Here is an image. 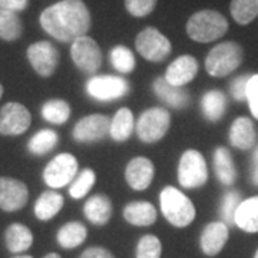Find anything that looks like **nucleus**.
I'll list each match as a JSON object with an SVG mask.
<instances>
[{
  "label": "nucleus",
  "instance_id": "nucleus-1",
  "mask_svg": "<svg viewBox=\"0 0 258 258\" xmlns=\"http://www.w3.org/2000/svg\"><path fill=\"white\" fill-rule=\"evenodd\" d=\"M40 26L59 42H72L86 36L92 26L91 13L82 0H60L40 15Z\"/></svg>",
  "mask_w": 258,
  "mask_h": 258
},
{
  "label": "nucleus",
  "instance_id": "nucleus-2",
  "mask_svg": "<svg viewBox=\"0 0 258 258\" xmlns=\"http://www.w3.org/2000/svg\"><path fill=\"white\" fill-rule=\"evenodd\" d=\"M228 20L220 12L204 9L194 13L186 22V35L195 42L210 43L228 32Z\"/></svg>",
  "mask_w": 258,
  "mask_h": 258
},
{
  "label": "nucleus",
  "instance_id": "nucleus-3",
  "mask_svg": "<svg viewBox=\"0 0 258 258\" xmlns=\"http://www.w3.org/2000/svg\"><path fill=\"white\" fill-rule=\"evenodd\" d=\"M244 60V50L240 43L228 40L218 43L205 57L207 72L215 78H224L232 74Z\"/></svg>",
  "mask_w": 258,
  "mask_h": 258
},
{
  "label": "nucleus",
  "instance_id": "nucleus-4",
  "mask_svg": "<svg viewBox=\"0 0 258 258\" xmlns=\"http://www.w3.org/2000/svg\"><path fill=\"white\" fill-rule=\"evenodd\" d=\"M161 211L174 227H188L195 218V207L192 201L174 186H166L161 192Z\"/></svg>",
  "mask_w": 258,
  "mask_h": 258
},
{
  "label": "nucleus",
  "instance_id": "nucleus-5",
  "mask_svg": "<svg viewBox=\"0 0 258 258\" xmlns=\"http://www.w3.org/2000/svg\"><path fill=\"white\" fill-rule=\"evenodd\" d=\"M208 179V168L204 157L194 149L182 154L178 165V181L186 189L200 188Z\"/></svg>",
  "mask_w": 258,
  "mask_h": 258
},
{
  "label": "nucleus",
  "instance_id": "nucleus-6",
  "mask_svg": "<svg viewBox=\"0 0 258 258\" xmlns=\"http://www.w3.org/2000/svg\"><path fill=\"white\" fill-rule=\"evenodd\" d=\"M171 126V115L164 108H151L139 116L137 134L141 141L152 144L165 137Z\"/></svg>",
  "mask_w": 258,
  "mask_h": 258
},
{
  "label": "nucleus",
  "instance_id": "nucleus-7",
  "mask_svg": "<svg viewBox=\"0 0 258 258\" xmlns=\"http://www.w3.org/2000/svg\"><path fill=\"white\" fill-rule=\"evenodd\" d=\"M135 46L139 55L149 62H162L172 50L169 39L155 28H145L141 30L135 39Z\"/></svg>",
  "mask_w": 258,
  "mask_h": 258
},
{
  "label": "nucleus",
  "instance_id": "nucleus-8",
  "mask_svg": "<svg viewBox=\"0 0 258 258\" xmlns=\"http://www.w3.org/2000/svg\"><path fill=\"white\" fill-rule=\"evenodd\" d=\"M86 92L95 101L109 102L123 98L129 92V83L119 76H93L86 83Z\"/></svg>",
  "mask_w": 258,
  "mask_h": 258
},
{
  "label": "nucleus",
  "instance_id": "nucleus-9",
  "mask_svg": "<svg viewBox=\"0 0 258 258\" xmlns=\"http://www.w3.org/2000/svg\"><path fill=\"white\" fill-rule=\"evenodd\" d=\"M71 56L79 71L93 75L102 64V52L99 45L92 37L82 36L76 39L71 47Z\"/></svg>",
  "mask_w": 258,
  "mask_h": 258
},
{
  "label": "nucleus",
  "instance_id": "nucleus-10",
  "mask_svg": "<svg viewBox=\"0 0 258 258\" xmlns=\"http://www.w3.org/2000/svg\"><path fill=\"white\" fill-rule=\"evenodd\" d=\"M78 174V161L71 154H59L45 168L43 179L50 188H63L74 182Z\"/></svg>",
  "mask_w": 258,
  "mask_h": 258
},
{
  "label": "nucleus",
  "instance_id": "nucleus-11",
  "mask_svg": "<svg viewBox=\"0 0 258 258\" xmlns=\"http://www.w3.org/2000/svg\"><path fill=\"white\" fill-rule=\"evenodd\" d=\"M29 109L18 102H9L0 109V135L16 137L25 134L30 126Z\"/></svg>",
  "mask_w": 258,
  "mask_h": 258
},
{
  "label": "nucleus",
  "instance_id": "nucleus-12",
  "mask_svg": "<svg viewBox=\"0 0 258 258\" xmlns=\"http://www.w3.org/2000/svg\"><path fill=\"white\" fill-rule=\"evenodd\" d=\"M28 60L35 72L43 78H49L55 74L59 64V50L50 42L40 40L28 47Z\"/></svg>",
  "mask_w": 258,
  "mask_h": 258
},
{
  "label": "nucleus",
  "instance_id": "nucleus-13",
  "mask_svg": "<svg viewBox=\"0 0 258 258\" xmlns=\"http://www.w3.org/2000/svg\"><path fill=\"white\" fill-rule=\"evenodd\" d=\"M111 129V119L106 115L95 113L85 116L74 128V139L76 142H96L103 139Z\"/></svg>",
  "mask_w": 258,
  "mask_h": 258
},
{
  "label": "nucleus",
  "instance_id": "nucleus-14",
  "mask_svg": "<svg viewBox=\"0 0 258 258\" xmlns=\"http://www.w3.org/2000/svg\"><path fill=\"white\" fill-rule=\"evenodd\" d=\"M29 200V189L22 181L15 178H0V208L15 212L22 210Z\"/></svg>",
  "mask_w": 258,
  "mask_h": 258
},
{
  "label": "nucleus",
  "instance_id": "nucleus-15",
  "mask_svg": "<svg viewBox=\"0 0 258 258\" xmlns=\"http://www.w3.org/2000/svg\"><path fill=\"white\" fill-rule=\"evenodd\" d=\"M154 174H155V169L151 159L138 157L129 161L126 171H125V178L131 188L137 191H144L152 182Z\"/></svg>",
  "mask_w": 258,
  "mask_h": 258
},
{
  "label": "nucleus",
  "instance_id": "nucleus-16",
  "mask_svg": "<svg viewBox=\"0 0 258 258\" xmlns=\"http://www.w3.org/2000/svg\"><path fill=\"white\" fill-rule=\"evenodd\" d=\"M198 74V62L191 55H182L176 57L172 63L168 66L165 72L166 82L182 88L189 83Z\"/></svg>",
  "mask_w": 258,
  "mask_h": 258
},
{
  "label": "nucleus",
  "instance_id": "nucleus-17",
  "mask_svg": "<svg viewBox=\"0 0 258 258\" xmlns=\"http://www.w3.org/2000/svg\"><path fill=\"white\" fill-rule=\"evenodd\" d=\"M230 237L228 225L222 221L210 222L201 234V248L208 257L220 254Z\"/></svg>",
  "mask_w": 258,
  "mask_h": 258
},
{
  "label": "nucleus",
  "instance_id": "nucleus-18",
  "mask_svg": "<svg viewBox=\"0 0 258 258\" xmlns=\"http://www.w3.org/2000/svg\"><path fill=\"white\" fill-rule=\"evenodd\" d=\"M257 129L252 120L241 116L232 122L230 129V144L237 149L247 151L255 147L257 144Z\"/></svg>",
  "mask_w": 258,
  "mask_h": 258
},
{
  "label": "nucleus",
  "instance_id": "nucleus-19",
  "mask_svg": "<svg viewBox=\"0 0 258 258\" xmlns=\"http://www.w3.org/2000/svg\"><path fill=\"white\" fill-rule=\"evenodd\" d=\"M154 92L161 101L166 103L168 106L174 109H182L186 108L189 103V93L186 89L174 86L166 82L165 78H157L154 82Z\"/></svg>",
  "mask_w": 258,
  "mask_h": 258
},
{
  "label": "nucleus",
  "instance_id": "nucleus-20",
  "mask_svg": "<svg viewBox=\"0 0 258 258\" xmlns=\"http://www.w3.org/2000/svg\"><path fill=\"white\" fill-rule=\"evenodd\" d=\"M85 217L92 222L93 225H105L111 220L112 204L105 195H93L83 207Z\"/></svg>",
  "mask_w": 258,
  "mask_h": 258
},
{
  "label": "nucleus",
  "instance_id": "nucleus-21",
  "mask_svg": "<svg viewBox=\"0 0 258 258\" xmlns=\"http://www.w3.org/2000/svg\"><path fill=\"white\" fill-rule=\"evenodd\" d=\"M125 220L137 227H148L157 221V210L151 203L137 201L131 203L123 210Z\"/></svg>",
  "mask_w": 258,
  "mask_h": 258
},
{
  "label": "nucleus",
  "instance_id": "nucleus-22",
  "mask_svg": "<svg viewBox=\"0 0 258 258\" xmlns=\"http://www.w3.org/2000/svg\"><path fill=\"white\" fill-rule=\"evenodd\" d=\"M215 175L224 185H232L237 179V169L231 152L225 147H218L214 152Z\"/></svg>",
  "mask_w": 258,
  "mask_h": 258
},
{
  "label": "nucleus",
  "instance_id": "nucleus-23",
  "mask_svg": "<svg viewBox=\"0 0 258 258\" xmlns=\"http://www.w3.org/2000/svg\"><path fill=\"white\" fill-rule=\"evenodd\" d=\"M5 241H6V247L10 252H23L32 247L33 244V234L29 230L26 225L23 224H12L8 227V230L5 232Z\"/></svg>",
  "mask_w": 258,
  "mask_h": 258
},
{
  "label": "nucleus",
  "instance_id": "nucleus-24",
  "mask_svg": "<svg viewBox=\"0 0 258 258\" xmlns=\"http://www.w3.org/2000/svg\"><path fill=\"white\" fill-rule=\"evenodd\" d=\"M235 225L245 232H258V195L240 204L235 214Z\"/></svg>",
  "mask_w": 258,
  "mask_h": 258
},
{
  "label": "nucleus",
  "instance_id": "nucleus-25",
  "mask_svg": "<svg viewBox=\"0 0 258 258\" xmlns=\"http://www.w3.org/2000/svg\"><path fill=\"white\" fill-rule=\"evenodd\" d=\"M63 197L56 191H45L35 204V215L40 221H49L63 207Z\"/></svg>",
  "mask_w": 258,
  "mask_h": 258
},
{
  "label": "nucleus",
  "instance_id": "nucleus-26",
  "mask_svg": "<svg viewBox=\"0 0 258 258\" xmlns=\"http://www.w3.org/2000/svg\"><path fill=\"white\" fill-rule=\"evenodd\" d=\"M201 106H203L204 116L210 122H217L225 115L227 96H225V93L218 89H212L203 96Z\"/></svg>",
  "mask_w": 258,
  "mask_h": 258
},
{
  "label": "nucleus",
  "instance_id": "nucleus-27",
  "mask_svg": "<svg viewBox=\"0 0 258 258\" xmlns=\"http://www.w3.org/2000/svg\"><path fill=\"white\" fill-rule=\"evenodd\" d=\"M135 128V120L134 115L128 108H122L115 113L113 119L111 120V129L109 135L113 141L116 142H123L128 141Z\"/></svg>",
  "mask_w": 258,
  "mask_h": 258
},
{
  "label": "nucleus",
  "instance_id": "nucleus-28",
  "mask_svg": "<svg viewBox=\"0 0 258 258\" xmlns=\"http://www.w3.org/2000/svg\"><path fill=\"white\" fill-rule=\"evenodd\" d=\"M86 235H88V231L82 222L72 221L64 224L63 227L57 231L56 238L62 248L71 249L79 247L83 241L86 240Z\"/></svg>",
  "mask_w": 258,
  "mask_h": 258
},
{
  "label": "nucleus",
  "instance_id": "nucleus-29",
  "mask_svg": "<svg viewBox=\"0 0 258 258\" xmlns=\"http://www.w3.org/2000/svg\"><path fill=\"white\" fill-rule=\"evenodd\" d=\"M59 142V135L52 129H42L29 139L28 149L30 154L42 157L50 152Z\"/></svg>",
  "mask_w": 258,
  "mask_h": 258
},
{
  "label": "nucleus",
  "instance_id": "nucleus-30",
  "mask_svg": "<svg viewBox=\"0 0 258 258\" xmlns=\"http://www.w3.org/2000/svg\"><path fill=\"white\" fill-rule=\"evenodd\" d=\"M23 25L18 13L0 9V39L6 42H15L22 36Z\"/></svg>",
  "mask_w": 258,
  "mask_h": 258
},
{
  "label": "nucleus",
  "instance_id": "nucleus-31",
  "mask_svg": "<svg viewBox=\"0 0 258 258\" xmlns=\"http://www.w3.org/2000/svg\"><path fill=\"white\" fill-rule=\"evenodd\" d=\"M231 16L238 25H249L258 16V0H231Z\"/></svg>",
  "mask_w": 258,
  "mask_h": 258
},
{
  "label": "nucleus",
  "instance_id": "nucleus-32",
  "mask_svg": "<svg viewBox=\"0 0 258 258\" xmlns=\"http://www.w3.org/2000/svg\"><path fill=\"white\" fill-rule=\"evenodd\" d=\"M42 116L49 123L63 125L71 116V108H69L68 102L62 101V99H52V101H47L42 106Z\"/></svg>",
  "mask_w": 258,
  "mask_h": 258
},
{
  "label": "nucleus",
  "instance_id": "nucleus-33",
  "mask_svg": "<svg viewBox=\"0 0 258 258\" xmlns=\"http://www.w3.org/2000/svg\"><path fill=\"white\" fill-rule=\"evenodd\" d=\"M111 63L120 74H131L135 68V56L126 46L118 45L111 50Z\"/></svg>",
  "mask_w": 258,
  "mask_h": 258
},
{
  "label": "nucleus",
  "instance_id": "nucleus-34",
  "mask_svg": "<svg viewBox=\"0 0 258 258\" xmlns=\"http://www.w3.org/2000/svg\"><path fill=\"white\" fill-rule=\"evenodd\" d=\"M95 179H96V176H95V172L92 169H89V168L83 169L82 172L79 174V176L75 178L71 188H69L71 197L75 198V200L83 198L86 194L92 189V186L95 185Z\"/></svg>",
  "mask_w": 258,
  "mask_h": 258
},
{
  "label": "nucleus",
  "instance_id": "nucleus-35",
  "mask_svg": "<svg viewBox=\"0 0 258 258\" xmlns=\"http://www.w3.org/2000/svg\"><path fill=\"white\" fill-rule=\"evenodd\" d=\"M241 203V194L238 191H228L224 195L221 201V217L222 222L228 227L235 225V214Z\"/></svg>",
  "mask_w": 258,
  "mask_h": 258
},
{
  "label": "nucleus",
  "instance_id": "nucleus-36",
  "mask_svg": "<svg viewBox=\"0 0 258 258\" xmlns=\"http://www.w3.org/2000/svg\"><path fill=\"white\" fill-rule=\"evenodd\" d=\"M162 245L155 235H144L137 245V258H161Z\"/></svg>",
  "mask_w": 258,
  "mask_h": 258
},
{
  "label": "nucleus",
  "instance_id": "nucleus-37",
  "mask_svg": "<svg viewBox=\"0 0 258 258\" xmlns=\"http://www.w3.org/2000/svg\"><path fill=\"white\" fill-rule=\"evenodd\" d=\"M158 0H125V8L135 18H145L151 15Z\"/></svg>",
  "mask_w": 258,
  "mask_h": 258
},
{
  "label": "nucleus",
  "instance_id": "nucleus-38",
  "mask_svg": "<svg viewBox=\"0 0 258 258\" xmlns=\"http://www.w3.org/2000/svg\"><path fill=\"white\" fill-rule=\"evenodd\" d=\"M247 103L252 116L258 119V74L249 76L247 85Z\"/></svg>",
  "mask_w": 258,
  "mask_h": 258
},
{
  "label": "nucleus",
  "instance_id": "nucleus-39",
  "mask_svg": "<svg viewBox=\"0 0 258 258\" xmlns=\"http://www.w3.org/2000/svg\"><path fill=\"white\" fill-rule=\"evenodd\" d=\"M249 76L251 75H241L231 82L230 93L237 102H244L247 99V85H248Z\"/></svg>",
  "mask_w": 258,
  "mask_h": 258
},
{
  "label": "nucleus",
  "instance_id": "nucleus-40",
  "mask_svg": "<svg viewBox=\"0 0 258 258\" xmlns=\"http://www.w3.org/2000/svg\"><path fill=\"white\" fill-rule=\"evenodd\" d=\"M29 0H0V9L9 12H23L28 8Z\"/></svg>",
  "mask_w": 258,
  "mask_h": 258
},
{
  "label": "nucleus",
  "instance_id": "nucleus-41",
  "mask_svg": "<svg viewBox=\"0 0 258 258\" xmlns=\"http://www.w3.org/2000/svg\"><path fill=\"white\" fill-rule=\"evenodd\" d=\"M79 258H115L108 249L102 248V247H92V248L85 249L82 255Z\"/></svg>",
  "mask_w": 258,
  "mask_h": 258
},
{
  "label": "nucleus",
  "instance_id": "nucleus-42",
  "mask_svg": "<svg viewBox=\"0 0 258 258\" xmlns=\"http://www.w3.org/2000/svg\"><path fill=\"white\" fill-rule=\"evenodd\" d=\"M252 182L258 184V147L252 155Z\"/></svg>",
  "mask_w": 258,
  "mask_h": 258
},
{
  "label": "nucleus",
  "instance_id": "nucleus-43",
  "mask_svg": "<svg viewBox=\"0 0 258 258\" xmlns=\"http://www.w3.org/2000/svg\"><path fill=\"white\" fill-rule=\"evenodd\" d=\"M45 258H60V255H59V254H56V252H50V254H47Z\"/></svg>",
  "mask_w": 258,
  "mask_h": 258
},
{
  "label": "nucleus",
  "instance_id": "nucleus-44",
  "mask_svg": "<svg viewBox=\"0 0 258 258\" xmlns=\"http://www.w3.org/2000/svg\"><path fill=\"white\" fill-rule=\"evenodd\" d=\"M13 258H33V257H30V255H16V257H13Z\"/></svg>",
  "mask_w": 258,
  "mask_h": 258
},
{
  "label": "nucleus",
  "instance_id": "nucleus-45",
  "mask_svg": "<svg viewBox=\"0 0 258 258\" xmlns=\"http://www.w3.org/2000/svg\"><path fill=\"white\" fill-rule=\"evenodd\" d=\"M2 96H3V86L0 85V98H2Z\"/></svg>",
  "mask_w": 258,
  "mask_h": 258
},
{
  "label": "nucleus",
  "instance_id": "nucleus-46",
  "mask_svg": "<svg viewBox=\"0 0 258 258\" xmlns=\"http://www.w3.org/2000/svg\"><path fill=\"white\" fill-rule=\"evenodd\" d=\"M254 258H258V249H257V252H255V255H254Z\"/></svg>",
  "mask_w": 258,
  "mask_h": 258
}]
</instances>
